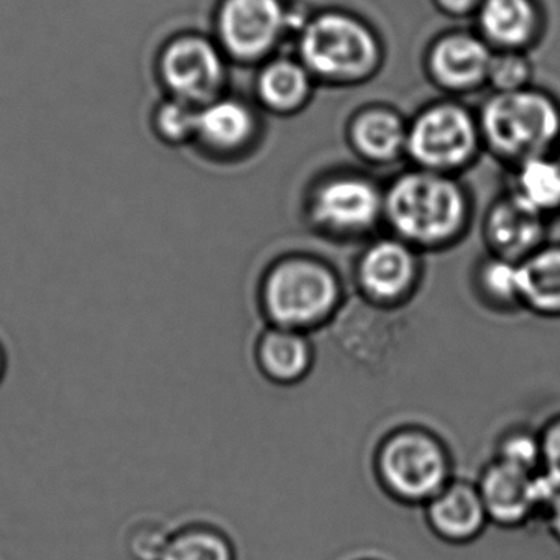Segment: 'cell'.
I'll use <instances>...</instances> for the list:
<instances>
[{"instance_id":"cell-1","label":"cell","mask_w":560,"mask_h":560,"mask_svg":"<svg viewBox=\"0 0 560 560\" xmlns=\"http://www.w3.org/2000/svg\"><path fill=\"white\" fill-rule=\"evenodd\" d=\"M383 215L411 247H439L454 241L464 229L467 198L445 173L421 168L399 176L389 186Z\"/></svg>"},{"instance_id":"cell-2","label":"cell","mask_w":560,"mask_h":560,"mask_svg":"<svg viewBox=\"0 0 560 560\" xmlns=\"http://www.w3.org/2000/svg\"><path fill=\"white\" fill-rule=\"evenodd\" d=\"M480 132L504 159L549 155L560 145V104L530 88L497 93L481 110Z\"/></svg>"},{"instance_id":"cell-3","label":"cell","mask_w":560,"mask_h":560,"mask_svg":"<svg viewBox=\"0 0 560 560\" xmlns=\"http://www.w3.org/2000/svg\"><path fill=\"white\" fill-rule=\"evenodd\" d=\"M375 471L389 497L424 506L452 480V460L444 442L428 429L401 428L380 442Z\"/></svg>"},{"instance_id":"cell-4","label":"cell","mask_w":560,"mask_h":560,"mask_svg":"<svg viewBox=\"0 0 560 560\" xmlns=\"http://www.w3.org/2000/svg\"><path fill=\"white\" fill-rule=\"evenodd\" d=\"M260 298L273 326L306 332L332 316L339 306L340 287L326 265L313 258L293 257L268 271Z\"/></svg>"},{"instance_id":"cell-5","label":"cell","mask_w":560,"mask_h":560,"mask_svg":"<svg viewBox=\"0 0 560 560\" xmlns=\"http://www.w3.org/2000/svg\"><path fill=\"white\" fill-rule=\"evenodd\" d=\"M300 54L311 74L336 83L365 80L382 60L375 34L359 19L340 12H326L304 25Z\"/></svg>"},{"instance_id":"cell-6","label":"cell","mask_w":560,"mask_h":560,"mask_svg":"<svg viewBox=\"0 0 560 560\" xmlns=\"http://www.w3.org/2000/svg\"><path fill=\"white\" fill-rule=\"evenodd\" d=\"M229 58L214 37L201 28H182L170 35L156 54V80L165 96L202 107L224 96Z\"/></svg>"},{"instance_id":"cell-7","label":"cell","mask_w":560,"mask_h":560,"mask_svg":"<svg viewBox=\"0 0 560 560\" xmlns=\"http://www.w3.org/2000/svg\"><path fill=\"white\" fill-rule=\"evenodd\" d=\"M480 124L457 104H435L408 126L406 152L429 172L447 173L467 165L478 150Z\"/></svg>"},{"instance_id":"cell-8","label":"cell","mask_w":560,"mask_h":560,"mask_svg":"<svg viewBox=\"0 0 560 560\" xmlns=\"http://www.w3.org/2000/svg\"><path fill=\"white\" fill-rule=\"evenodd\" d=\"M290 27L281 0H222L214 18V38L229 61L258 63L275 50Z\"/></svg>"},{"instance_id":"cell-9","label":"cell","mask_w":560,"mask_h":560,"mask_svg":"<svg viewBox=\"0 0 560 560\" xmlns=\"http://www.w3.org/2000/svg\"><path fill=\"white\" fill-rule=\"evenodd\" d=\"M490 523L517 527L544 517L560 488L542 471H529L494 458L477 483Z\"/></svg>"},{"instance_id":"cell-10","label":"cell","mask_w":560,"mask_h":560,"mask_svg":"<svg viewBox=\"0 0 560 560\" xmlns=\"http://www.w3.org/2000/svg\"><path fill=\"white\" fill-rule=\"evenodd\" d=\"M385 195L363 176L342 175L326 179L311 198L313 221L324 231L357 235L372 229L383 215Z\"/></svg>"},{"instance_id":"cell-11","label":"cell","mask_w":560,"mask_h":560,"mask_svg":"<svg viewBox=\"0 0 560 560\" xmlns=\"http://www.w3.org/2000/svg\"><path fill=\"white\" fill-rule=\"evenodd\" d=\"M257 132L254 109L241 97L225 93L199 107L192 145L209 159L234 162L250 149Z\"/></svg>"},{"instance_id":"cell-12","label":"cell","mask_w":560,"mask_h":560,"mask_svg":"<svg viewBox=\"0 0 560 560\" xmlns=\"http://www.w3.org/2000/svg\"><path fill=\"white\" fill-rule=\"evenodd\" d=\"M418 277V258L401 238H383L366 248L359 261L363 293L380 304L398 303L408 296Z\"/></svg>"},{"instance_id":"cell-13","label":"cell","mask_w":560,"mask_h":560,"mask_svg":"<svg viewBox=\"0 0 560 560\" xmlns=\"http://www.w3.org/2000/svg\"><path fill=\"white\" fill-rule=\"evenodd\" d=\"M424 513L432 533L451 544L471 542L490 523L477 483L454 478L424 504Z\"/></svg>"},{"instance_id":"cell-14","label":"cell","mask_w":560,"mask_h":560,"mask_svg":"<svg viewBox=\"0 0 560 560\" xmlns=\"http://www.w3.org/2000/svg\"><path fill=\"white\" fill-rule=\"evenodd\" d=\"M490 47L470 34H451L438 40L429 55V70L441 86L452 91L475 90L488 80Z\"/></svg>"},{"instance_id":"cell-15","label":"cell","mask_w":560,"mask_h":560,"mask_svg":"<svg viewBox=\"0 0 560 560\" xmlns=\"http://www.w3.org/2000/svg\"><path fill=\"white\" fill-rule=\"evenodd\" d=\"M485 234L497 257L521 261L542 247L546 218L511 195L491 208Z\"/></svg>"},{"instance_id":"cell-16","label":"cell","mask_w":560,"mask_h":560,"mask_svg":"<svg viewBox=\"0 0 560 560\" xmlns=\"http://www.w3.org/2000/svg\"><path fill=\"white\" fill-rule=\"evenodd\" d=\"M255 359L265 378L278 385H294L310 375L314 350L301 330L273 326L258 339Z\"/></svg>"},{"instance_id":"cell-17","label":"cell","mask_w":560,"mask_h":560,"mask_svg":"<svg viewBox=\"0 0 560 560\" xmlns=\"http://www.w3.org/2000/svg\"><path fill=\"white\" fill-rule=\"evenodd\" d=\"M477 14L485 40L501 50L520 51L539 35L540 15L534 0H483Z\"/></svg>"},{"instance_id":"cell-18","label":"cell","mask_w":560,"mask_h":560,"mask_svg":"<svg viewBox=\"0 0 560 560\" xmlns=\"http://www.w3.org/2000/svg\"><path fill=\"white\" fill-rule=\"evenodd\" d=\"M521 304L544 317H560V245H542L517 261Z\"/></svg>"},{"instance_id":"cell-19","label":"cell","mask_w":560,"mask_h":560,"mask_svg":"<svg viewBox=\"0 0 560 560\" xmlns=\"http://www.w3.org/2000/svg\"><path fill=\"white\" fill-rule=\"evenodd\" d=\"M350 139L363 159L388 163L406 152L408 127L393 110L373 107L363 110L353 119Z\"/></svg>"},{"instance_id":"cell-20","label":"cell","mask_w":560,"mask_h":560,"mask_svg":"<svg viewBox=\"0 0 560 560\" xmlns=\"http://www.w3.org/2000/svg\"><path fill=\"white\" fill-rule=\"evenodd\" d=\"M311 94V73L303 63L273 60L257 78V96L267 109L287 114L303 107Z\"/></svg>"},{"instance_id":"cell-21","label":"cell","mask_w":560,"mask_h":560,"mask_svg":"<svg viewBox=\"0 0 560 560\" xmlns=\"http://www.w3.org/2000/svg\"><path fill=\"white\" fill-rule=\"evenodd\" d=\"M513 196L544 218L560 212V160L549 155L520 162L514 176Z\"/></svg>"},{"instance_id":"cell-22","label":"cell","mask_w":560,"mask_h":560,"mask_svg":"<svg viewBox=\"0 0 560 560\" xmlns=\"http://www.w3.org/2000/svg\"><path fill=\"white\" fill-rule=\"evenodd\" d=\"M160 560H235L231 540L212 527H188L173 534Z\"/></svg>"},{"instance_id":"cell-23","label":"cell","mask_w":560,"mask_h":560,"mask_svg":"<svg viewBox=\"0 0 560 560\" xmlns=\"http://www.w3.org/2000/svg\"><path fill=\"white\" fill-rule=\"evenodd\" d=\"M199 107L163 94L152 109V130L156 139L170 147L195 143Z\"/></svg>"},{"instance_id":"cell-24","label":"cell","mask_w":560,"mask_h":560,"mask_svg":"<svg viewBox=\"0 0 560 560\" xmlns=\"http://www.w3.org/2000/svg\"><path fill=\"white\" fill-rule=\"evenodd\" d=\"M478 281H480L481 293L491 303L500 306L521 304L517 261L503 257L491 258L480 268Z\"/></svg>"},{"instance_id":"cell-25","label":"cell","mask_w":560,"mask_h":560,"mask_svg":"<svg viewBox=\"0 0 560 560\" xmlns=\"http://www.w3.org/2000/svg\"><path fill=\"white\" fill-rule=\"evenodd\" d=\"M494 458L524 470H540L539 432L511 429L498 441Z\"/></svg>"},{"instance_id":"cell-26","label":"cell","mask_w":560,"mask_h":560,"mask_svg":"<svg viewBox=\"0 0 560 560\" xmlns=\"http://www.w3.org/2000/svg\"><path fill=\"white\" fill-rule=\"evenodd\" d=\"M530 74L533 70L524 55L520 51L503 50L491 58L487 81L497 90V93H506V91L527 88Z\"/></svg>"},{"instance_id":"cell-27","label":"cell","mask_w":560,"mask_h":560,"mask_svg":"<svg viewBox=\"0 0 560 560\" xmlns=\"http://www.w3.org/2000/svg\"><path fill=\"white\" fill-rule=\"evenodd\" d=\"M540 471L560 488V415L550 418L539 431Z\"/></svg>"},{"instance_id":"cell-28","label":"cell","mask_w":560,"mask_h":560,"mask_svg":"<svg viewBox=\"0 0 560 560\" xmlns=\"http://www.w3.org/2000/svg\"><path fill=\"white\" fill-rule=\"evenodd\" d=\"M172 534L160 526H140L136 533L130 534V556L136 560H160Z\"/></svg>"},{"instance_id":"cell-29","label":"cell","mask_w":560,"mask_h":560,"mask_svg":"<svg viewBox=\"0 0 560 560\" xmlns=\"http://www.w3.org/2000/svg\"><path fill=\"white\" fill-rule=\"evenodd\" d=\"M483 0H438V4L452 15H467L477 12Z\"/></svg>"},{"instance_id":"cell-30","label":"cell","mask_w":560,"mask_h":560,"mask_svg":"<svg viewBox=\"0 0 560 560\" xmlns=\"http://www.w3.org/2000/svg\"><path fill=\"white\" fill-rule=\"evenodd\" d=\"M542 520L546 521L553 539L560 544V491L553 497L552 503L547 508Z\"/></svg>"},{"instance_id":"cell-31","label":"cell","mask_w":560,"mask_h":560,"mask_svg":"<svg viewBox=\"0 0 560 560\" xmlns=\"http://www.w3.org/2000/svg\"><path fill=\"white\" fill-rule=\"evenodd\" d=\"M8 370V350H5L4 343L0 340V380L5 375Z\"/></svg>"},{"instance_id":"cell-32","label":"cell","mask_w":560,"mask_h":560,"mask_svg":"<svg viewBox=\"0 0 560 560\" xmlns=\"http://www.w3.org/2000/svg\"><path fill=\"white\" fill-rule=\"evenodd\" d=\"M557 150H559V152H557V159L560 160V145H559V149H557Z\"/></svg>"}]
</instances>
